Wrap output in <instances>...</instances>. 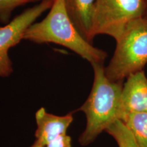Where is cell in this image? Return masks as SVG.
I'll return each instance as SVG.
<instances>
[{
    "label": "cell",
    "instance_id": "cell-1",
    "mask_svg": "<svg viewBox=\"0 0 147 147\" xmlns=\"http://www.w3.org/2000/svg\"><path fill=\"white\" fill-rule=\"evenodd\" d=\"M23 40L36 44L53 43L67 48L90 63L104 64L105 51L93 47L75 27L67 13L64 0H53L47 16L29 26Z\"/></svg>",
    "mask_w": 147,
    "mask_h": 147
},
{
    "label": "cell",
    "instance_id": "cell-2",
    "mask_svg": "<svg viewBox=\"0 0 147 147\" xmlns=\"http://www.w3.org/2000/svg\"><path fill=\"white\" fill-rule=\"evenodd\" d=\"M94 80L91 93L80 110L85 114L87 125L78 142L91 144L102 132L121 117V93L123 82H113L105 73L104 64L93 63Z\"/></svg>",
    "mask_w": 147,
    "mask_h": 147
},
{
    "label": "cell",
    "instance_id": "cell-3",
    "mask_svg": "<svg viewBox=\"0 0 147 147\" xmlns=\"http://www.w3.org/2000/svg\"><path fill=\"white\" fill-rule=\"evenodd\" d=\"M114 55L105 67L107 78L123 82L130 75L143 70L147 63V19L134 21L118 40Z\"/></svg>",
    "mask_w": 147,
    "mask_h": 147
},
{
    "label": "cell",
    "instance_id": "cell-4",
    "mask_svg": "<svg viewBox=\"0 0 147 147\" xmlns=\"http://www.w3.org/2000/svg\"><path fill=\"white\" fill-rule=\"evenodd\" d=\"M146 0H97L92 39L108 35L115 40L130 24L144 18Z\"/></svg>",
    "mask_w": 147,
    "mask_h": 147
},
{
    "label": "cell",
    "instance_id": "cell-5",
    "mask_svg": "<svg viewBox=\"0 0 147 147\" xmlns=\"http://www.w3.org/2000/svg\"><path fill=\"white\" fill-rule=\"evenodd\" d=\"M53 0H42L34 6L25 10L2 27H0V78L10 76L13 71L9 51L22 40L29 26L44 12L50 10Z\"/></svg>",
    "mask_w": 147,
    "mask_h": 147
},
{
    "label": "cell",
    "instance_id": "cell-6",
    "mask_svg": "<svg viewBox=\"0 0 147 147\" xmlns=\"http://www.w3.org/2000/svg\"><path fill=\"white\" fill-rule=\"evenodd\" d=\"M121 93V118L132 113H147V78L142 70L130 75Z\"/></svg>",
    "mask_w": 147,
    "mask_h": 147
},
{
    "label": "cell",
    "instance_id": "cell-7",
    "mask_svg": "<svg viewBox=\"0 0 147 147\" xmlns=\"http://www.w3.org/2000/svg\"><path fill=\"white\" fill-rule=\"evenodd\" d=\"M73 120L71 114L57 116L47 113L44 108H40L36 113V141L45 146L54 139L65 134Z\"/></svg>",
    "mask_w": 147,
    "mask_h": 147
},
{
    "label": "cell",
    "instance_id": "cell-8",
    "mask_svg": "<svg viewBox=\"0 0 147 147\" xmlns=\"http://www.w3.org/2000/svg\"><path fill=\"white\" fill-rule=\"evenodd\" d=\"M67 13L80 34L92 43L91 37L97 0H64Z\"/></svg>",
    "mask_w": 147,
    "mask_h": 147
},
{
    "label": "cell",
    "instance_id": "cell-9",
    "mask_svg": "<svg viewBox=\"0 0 147 147\" xmlns=\"http://www.w3.org/2000/svg\"><path fill=\"white\" fill-rule=\"evenodd\" d=\"M121 120L131 131L138 146L147 147V113H128Z\"/></svg>",
    "mask_w": 147,
    "mask_h": 147
},
{
    "label": "cell",
    "instance_id": "cell-10",
    "mask_svg": "<svg viewBox=\"0 0 147 147\" xmlns=\"http://www.w3.org/2000/svg\"><path fill=\"white\" fill-rule=\"evenodd\" d=\"M115 140L119 147H140L133 134L121 120H117L106 130Z\"/></svg>",
    "mask_w": 147,
    "mask_h": 147
},
{
    "label": "cell",
    "instance_id": "cell-11",
    "mask_svg": "<svg viewBox=\"0 0 147 147\" xmlns=\"http://www.w3.org/2000/svg\"><path fill=\"white\" fill-rule=\"evenodd\" d=\"M39 0H0V23L7 24L13 11L18 7Z\"/></svg>",
    "mask_w": 147,
    "mask_h": 147
},
{
    "label": "cell",
    "instance_id": "cell-12",
    "mask_svg": "<svg viewBox=\"0 0 147 147\" xmlns=\"http://www.w3.org/2000/svg\"><path fill=\"white\" fill-rule=\"evenodd\" d=\"M71 137L65 134L54 139L45 147H71Z\"/></svg>",
    "mask_w": 147,
    "mask_h": 147
},
{
    "label": "cell",
    "instance_id": "cell-13",
    "mask_svg": "<svg viewBox=\"0 0 147 147\" xmlns=\"http://www.w3.org/2000/svg\"><path fill=\"white\" fill-rule=\"evenodd\" d=\"M30 147H45V146H42V144H40V143L37 142V141H35V142Z\"/></svg>",
    "mask_w": 147,
    "mask_h": 147
},
{
    "label": "cell",
    "instance_id": "cell-14",
    "mask_svg": "<svg viewBox=\"0 0 147 147\" xmlns=\"http://www.w3.org/2000/svg\"><path fill=\"white\" fill-rule=\"evenodd\" d=\"M144 18H146L147 19V0H146V10H145V14H144Z\"/></svg>",
    "mask_w": 147,
    "mask_h": 147
}]
</instances>
